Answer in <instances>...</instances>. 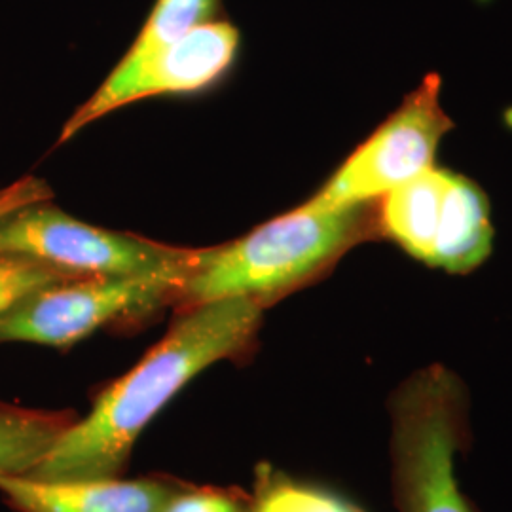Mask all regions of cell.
<instances>
[{"instance_id":"11","label":"cell","mask_w":512,"mask_h":512,"mask_svg":"<svg viewBox=\"0 0 512 512\" xmlns=\"http://www.w3.org/2000/svg\"><path fill=\"white\" fill-rule=\"evenodd\" d=\"M76 420L73 410L0 401V476L29 475Z\"/></svg>"},{"instance_id":"10","label":"cell","mask_w":512,"mask_h":512,"mask_svg":"<svg viewBox=\"0 0 512 512\" xmlns=\"http://www.w3.org/2000/svg\"><path fill=\"white\" fill-rule=\"evenodd\" d=\"M452 171L431 167L397 186L378 202L380 234L429 266L440 209Z\"/></svg>"},{"instance_id":"2","label":"cell","mask_w":512,"mask_h":512,"mask_svg":"<svg viewBox=\"0 0 512 512\" xmlns=\"http://www.w3.org/2000/svg\"><path fill=\"white\" fill-rule=\"evenodd\" d=\"M376 232L378 203H302L245 238L198 251L173 304L184 310L224 298H249L266 308L329 272L349 247Z\"/></svg>"},{"instance_id":"1","label":"cell","mask_w":512,"mask_h":512,"mask_svg":"<svg viewBox=\"0 0 512 512\" xmlns=\"http://www.w3.org/2000/svg\"><path fill=\"white\" fill-rule=\"evenodd\" d=\"M164 338L122 378L103 389L29 473L46 482L124 475L141 433L200 372L236 359L255 344L264 306L224 298L179 310Z\"/></svg>"},{"instance_id":"9","label":"cell","mask_w":512,"mask_h":512,"mask_svg":"<svg viewBox=\"0 0 512 512\" xmlns=\"http://www.w3.org/2000/svg\"><path fill=\"white\" fill-rule=\"evenodd\" d=\"M490 203L478 184L452 173L440 209L431 268L469 274L492 253Z\"/></svg>"},{"instance_id":"14","label":"cell","mask_w":512,"mask_h":512,"mask_svg":"<svg viewBox=\"0 0 512 512\" xmlns=\"http://www.w3.org/2000/svg\"><path fill=\"white\" fill-rule=\"evenodd\" d=\"M251 494L234 486H198L177 480L160 512H249Z\"/></svg>"},{"instance_id":"13","label":"cell","mask_w":512,"mask_h":512,"mask_svg":"<svg viewBox=\"0 0 512 512\" xmlns=\"http://www.w3.org/2000/svg\"><path fill=\"white\" fill-rule=\"evenodd\" d=\"M219 0H156L141 33L114 71L128 73L160 54L184 35L213 21Z\"/></svg>"},{"instance_id":"15","label":"cell","mask_w":512,"mask_h":512,"mask_svg":"<svg viewBox=\"0 0 512 512\" xmlns=\"http://www.w3.org/2000/svg\"><path fill=\"white\" fill-rule=\"evenodd\" d=\"M71 277L76 275L59 272L31 258L0 256V313L14 306L23 296Z\"/></svg>"},{"instance_id":"7","label":"cell","mask_w":512,"mask_h":512,"mask_svg":"<svg viewBox=\"0 0 512 512\" xmlns=\"http://www.w3.org/2000/svg\"><path fill=\"white\" fill-rule=\"evenodd\" d=\"M238 29L226 21H207L128 73L112 71L103 86L76 110L59 143L73 139L112 110L165 93L198 92L219 80L238 54Z\"/></svg>"},{"instance_id":"5","label":"cell","mask_w":512,"mask_h":512,"mask_svg":"<svg viewBox=\"0 0 512 512\" xmlns=\"http://www.w3.org/2000/svg\"><path fill=\"white\" fill-rule=\"evenodd\" d=\"M196 253L95 228L48 202L0 219V256L31 258L76 277L154 274L186 266Z\"/></svg>"},{"instance_id":"16","label":"cell","mask_w":512,"mask_h":512,"mask_svg":"<svg viewBox=\"0 0 512 512\" xmlns=\"http://www.w3.org/2000/svg\"><path fill=\"white\" fill-rule=\"evenodd\" d=\"M50 186L37 177H23L16 183L0 188V219L33 203L50 202Z\"/></svg>"},{"instance_id":"6","label":"cell","mask_w":512,"mask_h":512,"mask_svg":"<svg viewBox=\"0 0 512 512\" xmlns=\"http://www.w3.org/2000/svg\"><path fill=\"white\" fill-rule=\"evenodd\" d=\"M452 126L440 105L439 74H429L310 202L351 207L382 200L433 167L440 139Z\"/></svg>"},{"instance_id":"8","label":"cell","mask_w":512,"mask_h":512,"mask_svg":"<svg viewBox=\"0 0 512 512\" xmlns=\"http://www.w3.org/2000/svg\"><path fill=\"white\" fill-rule=\"evenodd\" d=\"M177 480L152 475L46 482L29 476H0V495L16 512H160Z\"/></svg>"},{"instance_id":"3","label":"cell","mask_w":512,"mask_h":512,"mask_svg":"<svg viewBox=\"0 0 512 512\" xmlns=\"http://www.w3.org/2000/svg\"><path fill=\"white\" fill-rule=\"evenodd\" d=\"M391 486L399 512H480L459 490L454 459L471 446L469 393L456 372L431 365L389 397Z\"/></svg>"},{"instance_id":"4","label":"cell","mask_w":512,"mask_h":512,"mask_svg":"<svg viewBox=\"0 0 512 512\" xmlns=\"http://www.w3.org/2000/svg\"><path fill=\"white\" fill-rule=\"evenodd\" d=\"M194 262L154 274L90 275L46 285L0 313V344L71 348L114 321L173 302Z\"/></svg>"},{"instance_id":"12","label":"cell","mask_w":512,"mask_h":512,"mask_svg":"<svg viewBox=\"0 0 512 512\" xmlns=\"http://www.w3.org/2000/svg\"><path fill=\"white\" fill-rule=\"evenodd\" d=\"M249 512H365V509L329 486L294 478L272 463H258Z\"/></svg>"}]
</instances>
